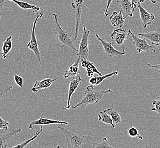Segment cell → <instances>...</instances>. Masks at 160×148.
<instances>
[{
  "instance_id": "1",
  "label": "cell",
  "mask_w": 160,
  "mask_h": 148,
  "mask_svg": "<svg viewBox=\"0 0 160 148\" xmlns=\"http://www.w3.org/2000/svg\"><path fill=\"white\" fill-rule=\"evenodd\" d=\"M58 128L62 130L68 144V148H92L91 143L92 138L71 132L63 127L62 124H59Z\"/></svg>"
},
{
  "instance_id": "2",
  "label": "cell",
  "mask_w": 160,
  "mask_h": 148,
  "mask_svg": "<svg viewBox=\"0 0 160 148\" xmlns=\"http://www.w3.org/2000/svg\"><path fill=\"white\" fill-rule=\"evenodd\" d=\"M112 92V91L111 89L96 91L94 90L93 86L89 85L86 87L83 98L76 105L71 106V108L73 109L83 108L90 104H97L103 98L105 94L111 93Z\"/></svg>"
},
{
  "instance_id": "3",
  "label": "cell",
  "mask_w": 160,
  "mask_h": 148,
  "mask_svg": "<svg viewBox=\"0 0 160 148\" xmlns=\"http://www.w3.org/2000/svg\"><path fill=\"white\" fill-rule=\"evenodd\" d=\"M55 21V33L56 35L57 46L59 49H63L64 47H69L71 49L75 51H78V50L76 49L72 39V36L73 34H71L68 30H65L62 29L58 20V16L55 13L52 14Z\"/></svg>"
},
{
  "instance_id": "4",
  "label": "cell",
  "mask_w": 160,
  "mask_h": 148,
  "mask_svg": "<svg viewBox=\"0 0 160 148\" xmlns=\"http://www.w3.org/2000/svg\"><path fill=\"white\" fill-rule=\"evenodd\" d=\"M89 30H87L86 27H83V33L80 41L79 49L76 54L78 58L80 59L81 62L83 60H88L89 56Z\"/></svg>"
},
{
  "instance_id": "5",
  "label": "cell",
  "mask_w": 160,
  "mask_h": 148,
  "mask_svg": "<svg viewBox=\"0 0 160 148\" xmlns=\"http://www.w3.org/2000/svg\"><path fill=\"white\" fill-rule=\"evenodd\" d=\"M43 15H44L43 13H38L37 16L36 17V18L34 20V23H33V26H32V32H31V39L27 45V47L28 49L31 50L34 52L35 56H36L37 58L38 59V61L40 62V63H42L41 55H40V50H39V48L38 46L37 38L36 33H35V29H36L37 23L38 19L42 18Z\"/></svg>"
},
{
  "instance_id": "6",
  "label": "cell",
  "mask_w": 160,
  "mask_h": 148,
  "mask_svg": "<svg viewBox=\"0 0 160 148\" xmlns=\"http://www.w3.org/2000/svg\"><path fill=\"white\" fill-rule=\"evenodd\" d=\"M128 35L132 38L133 45L135 46L138 53H141L142 51H145L147 53H150L151 51L156 53V51L153 49V47L149 45L145 38H140L136 36L132 31L129 30L128 31Z\"/></svg>"
},
{
  "instance_id": "7",
  "label": "cell",
  "mask_w": 160,
  "mask_h": 148,
  "mask_svg": "<svg viewBox=\"0 0 160 148\" xmlns=\"http://www.w3.org/2000/svg\"><path fill=\"white\" fill-rule=\"evenodd\" d=\"M85 0H71V5L72 9L76 12V26H75V33L73 34L74 40H77L79 35L80 22L82 13V6L83 2Z\"/></svg>"
},
{
  "instance_id": "8",
  "label": "cell",
  "mask_w": 160,
  "mask_h": 148,
  "mask_svg": "<svg viewBox=\"0 0 160 148\" xmlns=\"http://www.w3.org/2000/svg\"><path fill=\"white\" fill-rule=\"evenodd\" d=\"M96 37L98 39V40L101 43L104 51L108 56L113 58L116 56H123L126 54V51L124 49V47H123V51H119L114 48L112 43L105 41L100 37L98 34H96Z\"/></svg>"
},
{
  "instance_id": "9",
  "label": "cell",
  "mask_w": 160,
  "mask_h": 148,
  "mask_svg": "<svg viewBox=\"0 0 160 148\" xmlns=\"http://www.w3.org/2000/svg\"><path fill=\"white\" fill-rule=\"evenodd\" d=\"M128 35V33H127L126 29H117L114 30L111 34L112 45L117 47L123 46L127 39Z\"/></svg>"
},
{
  "instance_id": "10",
  "label": "cell",
  "mask_w": 160,
  "mask_h": 148,
  "mask_svg": "<svg viewBox=\"0 0 160 148\" xmlns=\"http://www.w3.org/2000/svg\"><path fill=\"white\" fill-rule=\"evenodd\" d=\"M82 81V77H81L80 74H78L76 76L72 77L71 80L69 88H68V100H67V105L62 109H69L71 108V98L74 93V92L77 90V88L79 86L81 82Z\"/></svg>"
},
{
  "instance_id": "11",
  "label": "cell",
  "mask_w": 160,
  "mask_h": 148,
  "mask_svg": "<svg viewBox=\"0 0 160 148\" xmlns=\"http://www.w3.org/2000/svg\"><path fill=\"white\" fill-rule=\"evenodd\" d=\"M64 124L65 125H69V123L67 122V121H58L55 120H52V119H47V118H44V117H41L36 120L32 121L31 122L29 126H28V128L29 129H31L33 130L34 132L36 131V130H35L33 126L35 125H41V126H44V125H49V124Z\"/></svg>"
},
{
  "instance_id": "12",
  "label": "cell",
  "mask_w": 160,
  "mask_h": 148,
  "mask_svg": "<svg viewBox=\"0 0 160 148\" xmlns=\"http://www.w3.org/2000/svg\"><path fill=\"white\" fill-rule=\"evenodd\" d=\"M62 77V75H61L59 77H56L55 79L45 78L40 81L36 80L34 83V86L31 88V91L34 92H38L40 90H43V89H47L52 85L53 82H55L56 80H58L59 79Z\"/></svg>"
},
{
  "instance_id": "13",
  "label": "cell",
  "mask_w": 160,
  "mask_h": 148,
  "mask_svg": "<svg viewBox=\"0 0 160 148\" xmlns=\"http://www.w3.org/2000/svg\"><path fill=\"white\" fill-rule=\"evenodd\" d=\"M139 12L140 18L142 22V27L146 28L148 25H151L154 21L155 17L153 13H151L147 12L144 8L140 5V3L138 4Z\"/></svg>"
},
{
  "instance_id": "14",
  "label": "cell",
  "mask_w": 160,
  "mask_h": 148,
  "mask_svg": "<svg viewBox=\"0 0 160 148\" xmlns=\"http://www.w3.org/2000/svg\"><path fill=\"white\" fill-rule=\"evenodd\" d=\"M126 18V17H124L123 12L120 9V12L118 13L117 12H113L112 14L110 17V21L111 25L114 27L121 29L124 25Z\"/></svg>"
},
{
  "instance_id": "15",
  "label": "cell",
  "mask_w": 160,
  "mask_h": 148,
  "mask_svg": "<svg viewBox=\"0 0 160 148\" xmlns=\"http://www.w3.org/2000/svg\"><path fill=\"white\" fill-rule=\"evenodd\" d=\"M138 37H142L145 40L147 39L150 40L151 43L154 45L155 46H158L160 45V30L139 33Z\"/></svg>"
},
{
  "instance_id": "16",
  "label": "cell",
  "mask_w": 160,
  "mask_h": 148,
  "mask_svg": "<svg viewBox=\"0 0 160 148\" xmlns=\"http://www.w3.org/2000/svg\"><path fill=\"white\" fill-rule=\"evenodd\" d=\"M21 128L12 130L10 132L0 135V148H6L11 139L17 133L21 132Z\"/></svg>"
},
{
  "instance_id": "17",
  "label": "cell",
  "mask_w": 160,
  "mask_h": 148,
  "mask_svg": "<svg viewBox=\"0 0 160 148\" xmlns=\"http://www.w3.org/2000/svg\"><path fill=\"white\" fill-rule=\"evenodd\" d=\"M116 1L120 4L123 15L125 14L126 18L128 16L132 17L134 11L133 10L132 3L130 0H116Z\"/></svg>"
},
{
  "instance_id": "18",
  "label": "cell",
  "mask_w": 160,
  "mask_h": 148,
  "mask_svg": "<svg viewBox=\"0 0 160 148\" xmlns=\"http://www.w3.org/2000/svg\"><path fill=\"white\" fill-rule=\"evenodd\" d=\"M81 62L80 59L77 58L76 62L73 65L69 67L68 70L65 71L63 77L65 79H67L69 77H73L80 74V63Z\"/></svg>"
},
{
  "instance_id": "19",
  "label": "cell",
  "mask_w": 160,
  "mask_h": 148,
  "mask_svg": "<svg viewBox=\"0 0 160 148\" xmlns=\"http://www.w3.org/2000/svg\"><path fill=\"white\" fill-rule=\"evenodd\" d=\"M118 75V72L115 71L111 72V73H109V74H106L104 75L99 76V77H93L90 79L89 83L90 85H92L93 86H97L101 83L105 79H108V77H111L116 76Z\"/></svg>"
},
{
  "instance_id": "20",
  "label": "cell",
  "mask_w": 160,
  "mask_h": 148,
  "mask_svg": "<svg viewBox=\"0 0 160 148\" xmlns=\"http://www.w3.org/2000/svg\"><path fill=\"white\" fill-rule=\"evenodd\" d=\"M9 1H12L13 3H16L20 8H21L22 9L25 10H31L34 12L36 13L37 14L39 13V11L40 10V8L39 6L31 5L24 1H19V0H9Z\"/></svg>"
},
{
  "instance_id": "21",
  "label": "cell",
  "mask_w": 160,
  "mask_h": 148,
  "mask_svg": "<svg viewBox=\"0 0 160 148\" xmlns=\"http://www.w3.org/2000/svg\"><path fill=\"white\" fill-rule=\"evenodd\" d=\"M105 113L110 115L111 116V119L113 121L115 125H116L118 124H119L122 122V119L120 117V114L118 110L115 109L114 107L112 106L111 108L106 109L104 110Z\"/></svg>"
},
{
  "instance_id": "22",
  "label": "cell",
  "mask_w": 160,
  "mask_h": 148,
  "mask_svg": "<svg viewBox=\"0 0 160 148\" xmlns=\"http://www.w3.org/2000/svg\"><path fill=\"white\" fill-rule=\"evenodd\" d=\"M12 49V37L10 35L4 41L2 46V53H0V56H1L3 59H6Z\"/></svg>"
},
{
  "instance_id": "23",
  "label": "cell",
  "mask_w": 160,
  "mask_h": 148,
  "mask_svg": "<svg viewBox=\"0 0 160 148\" xmlns=\"http://www.w3.org/2000/svg\"><path fill=\"white\" fill-rule=\"evenodd\" d=\"M43 126H41L40 127V130L39 131H35L34 133V136H32L30 139H28V140H26L24 142H22L21 144H17V145L14 146L12 148H25L28 146L30 142L33 141L34 140H35V139L37 138L38 136H39L41 133L43 132Z\"/></svg>"
},
{
  "instance_id": "24",
  "label": "cell",
  "mask_w": 160,
  "mask_h": 148,
  "mask_svg": "<svg viewBox=\"0 0 160 148\" xmlns=\"http://www.w3.org/2000/svg\"><path fill=\"white\" fill-rule=\"evenodd\" d=\"M97 115L98 116V120L99 121H101L102 123L108 124L111 125L112 129H114L115 128L116 125H115L113 123L111 116L107 114L106 113H105L104 111H100L97 114Z\"/></svg>"
},
{
  "instance_id": "25",
  "label": "cell",
  "mask_w": 160,
  "mask_h": 148,
  "mask_svg": "<svg viewBox=\"0 0 160 148\" xmlns=\"http://www.w3.org/2000/svg\"><path fill=\"white\" fill-rule=\"evenodd\" d=\"M85 68H86L88 76L90 78L94 77L93 76L94 74H98L99 76L102 75L101 73L97 70V68H96L94 63L92 62H90L89 61H88V65Z\"/></svg>"
},
{
  "instance_id": "26",
  "label": "cell",
  "mask_w": 160,
  "mask_h": 148,
  "mask_svg": "<svg viewBox=\"0 0 160 148\" xmlns=\"http://www.w3.org/2000/svg\"><path fill=\"white\" fill-rule=\"evenodd\" d=\"M92 148H116L110 145L107 137H103L101 141L99 142H94Z\"/></svg>"
},
{
  "instance_id": "27",
  "label": "cell",
  "mask_w": 160,
  "mask_h": 148,
  "mask_svg": "<svg viewBox=\"0 0 160 148\" xmlns=\"http://www.w3.org/2000/svg\"><path fill=\"white\" fill-rule=\"evenodd\" d=\"M152 104L154 106L151 109V110L156 112L157 114L160 115V96L158 99H153L152 101Z\"/></svg>"
},
{
  "instance_id": "28",
  "label": "cell",
  "mask_w": 160,
  "mask_h": 148,
  "mask_svg": "<svg viewBox=\"0 0 160 148\" xmlns=\"http://www.w3.org/2000/svg\"><path fill=\"white\" fill-rule=\"evenodd\" d=\"M128 134H129V136L131 137H138L141 140L143 139V137L139 135V131L135 127H131L128 130Z\"/></svg>"
},
{
  "instance_id": "29",
  "label": "cell",
  "mask_w": 160,
  "mask_h": 148,
  "mask_svg": "<svg viewBox=\"0 0 160 148\" xmlns=\"http://www.w3.org/2000/svg\"><path fill=\"white\" fill-rule=\"evenodd\" d=\"M14 81H13L12 82V83L10 84L9 86H8L5 87L4 88H3L2 89H0V100L1 99V98L3 97V96L8 92H9L10 90H12L14 87Z\"/></svg>"
},
{
  "instance_id": "30",
  "label": "cell",
  "mask_w": 160,
  "mask_h": 148,
  "mask_svg": "<svg viewBox=\"0 0 160 148\" xmlns=\"http://www.w3.org/2000/svg\"><path fill=\"white\" fill-rule=\"evenodd\" d=\"M14 82L16 83L18 86L22 88L23 87V77L19 76L17 74H14Z\"/></svg>"
},
{
  "instance_id": "31",
  "label": "cell",
  "mask_w": 160,
  "mask_h": 148,
  "mask_svg": "<svg viewBox=\"0 0 160 148\" xmlns=\"http://www.w3.org/2000/svg\"><path fill=\"white\" fill-rule=\"evenodd\" d=\"M10 124L6 121L4 120L0 116V130H8L9 128Z\"/></svg>"
},
{
  "instance_id": "32",
  "label": "cell",
  "mask_w": 160,
  "mask_h": 148,
  "mask_svg": "<svg viewBox=\"0 0 160 148\" xmlns=\"http://www.w3.org/2000/svg\"><path fill=\"white\" fill-rule=\"evenodd\" d=\"M131 2L132 3L133 10L135 11L136 8L138 6V4L140 3V1H139V0H131Z\"/></svg>"
},
{
  "instance_id": "33",
  "label": "cell",
  "mask_w": 160,
  "mask_h": 148,
  "mask_svg": "<svg viewBox=\"0 0 160 148\" xmlns=\"http://www.w3.org/2000/svg\"><path fill=\"white\" fill-rule=\"evenodd\" d=\"M112 1L113 0H108V4H107V6H106V9L105 10V15L106 17H108V9H109V8H110V5H111V3L112 2Z\"/></svg>"
},
{
  "instance_id": "34",
  "label": "cell",
  "mask_w": 160,
  "mask_h": 148,
  "mask_svg": "<svg viewBox=\"0 0 160 148\" xmlns=\"http://www.w3.org/2000/svg\"><path fill=\"white\" fill-rule=\"evenodd\" d=\"M148 65V66H149V67H151V68H156V69H157L158 70V72L160 74V64H158V65H152V64H149V63H148L147 64Z\"/></svg>"
},
{
  "instance_id": "35",
  "label": "cell",
  "mask_w": 160,
  "mask_h": 148,
  "mask_svg": "<svg viewBox=\"0 0 160 148\" xmlns=\"http://www.w3.org/2000/svg\"><path fill=\"white\" fill-rule=\"evenodd\" d=\"M5 3V0H0V13L1 12L2 10L3 9ZM0 18H1V16H0Z\"/></svg>"
},
{
  "instance_id": "36",
  "label": "cell",
  "mask_w": 160,
  "mask_h": 148,
  "mask_svg": "<svg viewBox=\"0 0 160 148\" xmlns=\"http://www.w3.org/2000/svg\"><path fill=\"white\" fill-rule=\"evenodd\" d=\"M88 60H83L81 62V66L83 67V68H86L87 65H88Z\"/></svg>"
},
{
  "instance_id": "37",
  "label": "cell",
  "mask_w": 160,
  "mask_h": 148,
  "mask_svg": "<svg viewBox=\"0 0 160 148\" xmlns=\"http://www.w3.org/2000/svg\"><path fill=\"white\" fill-rule=\"evenodd\" d=\"M52 148H61V146L60 145H57L55 144H54V146Z\"/></svg>"
},
{
  "instance_id": "38",
  "label": "cell",
  "mask_w": 160,
  "mask_h": 148,
  "mask_svg": "<svg viewBox=\"0 0 160 148\" xmlns=\"http://www.w3.org/2000/svg\"><path fill=\"white\" fill-rule=\"evenodd\" d=\"M153 3H157V0H150Z\"/></svg>"
},
{
  "instance_id": "39",
  "label": "cell",
  "mask_w": 160,
  "mask_h": 148,
  "mask_svg": "<svg viewBox=\"0 0 160 148\" xmlns=\"http://www.w3.org/2000/svg\"><path fill=\"white\" fill-rule=\"evenodd\" d=\"M145 1V0H139V1H140V3H143Z\"/></svg>"
}]
</instances>
